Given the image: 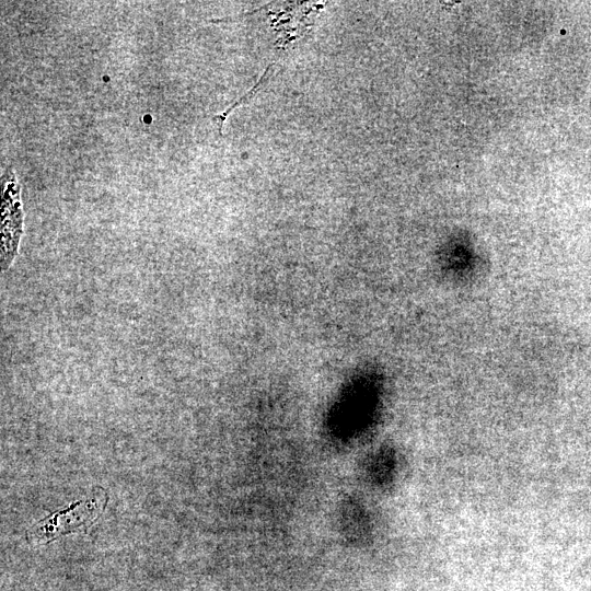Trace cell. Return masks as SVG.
Instances as JSON below:
<instances>
[{
    "mask_svg": "<svg viewBox=\"0 0 591 591\" xmlns=\"http://www.w3.org/2000/svg\"><path fill=\"white\" fill-rule=\"evenodd\" d=\"M383 391L381 373L363 368L343 386L332 404L326 426L339 440H349L369 429L378 416Z\"/></svg>",
    "mask_w": 591,
    "mask_h": 591,
    "instance_id": "1",
    "label": "cell"
},
{
    "mask_svg": "<svg viewBox=\"0 0 591 591\" xmlns=\"http://www.w3.org/2000/svg\"><path fill=\"white\" fill-rule=\"evenodd\" d=\"M107 497L77 501L37 522L26 533L30 543H47L63 534L85 529L103 512Z\"/></svg>",
    "mask_w": 591,
    "mask_h": 591,
    "instance_id": "2",
    "label": "cell"
},
{
    "mask_svg": "<svg viewBox=\"0 0 591 591\" xmlns=\"http://www.w3.org/2000/svg\"><path fill=\"white\" fill-rule=\"evenodd\" d=\"M19 186L14 172L9 169L2 181V267L7 268L15 255L22 232L23 212L19 198Z\"/></svg>",
    "mask_w": 591,
    "mask_h": 591,
    "instance_id": "3",
    "label": "cell"
},
{
    "mask_svg": "<svg viewBox=\"0 0 591 591\" xmlns=\"http://www.w3.org/2000/svg\"><path fill=\"white\" fill-rule=\"evenodd\" d=\"M343 525L347 537L354 542H363L369 534V522L364 509L357 502H349L345 506Z\"/></svg>",
    "mask_w": 591,
    "mask_h": 591,
    "instance_id": "4",
    "label": "cell"
},
{
    "mask_svg": "<svg viewBox=\"0 0 591 591\" xmlns=\"http://www.w3.org/2000/svg\"><path fill=\"white\" fill-rule=\"evenodd\" d=\"M395 467L394 452L389 449L380 450L372 459L369 474L376 485H385L392 478Z\"/></svg>",
    "mask_w": 591,
    "mask_h": 591,
    "instance_id": "5",
    "label": "cell"
},
{
    "mask_svg": "<svg viewBox=\"0 0 591 591\" xmlns=\"http://www.w3.org/2000/svg\"><path fill=\"white\" fill-rule=\"evenodd\" d=\"M273 66L274 63L269 65L266 70L264 71L263 76L260 77V79L257 81V83L252 88V90H250L246 94H244L241 99H239L235 103H233L230 107H228L224 112H222L221 114H218V115H215L213 116V120L217 123L218 125V129H219V132L220 135H222V126H223V123L227 118V116L237 106H240L241 104L245 103L246 101H248L250 99H252L258 91V89H260L263 85H264V82L265 80L267 79V77L270 76V72H271V69H273Z\"/></svg>",
    "mask_w": 591,
    "mask_h": 591,
    "instance_id": "6",
    "label": "cell"
}]
</instances>
